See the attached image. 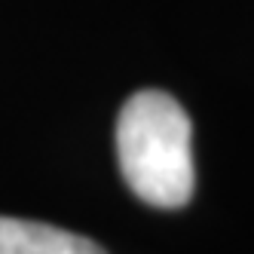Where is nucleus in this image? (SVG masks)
Here are the masks:
<instances>
[{
	"mask_svg": "<svg viewBox=\"0 0 254 254\" xmlns=\"http://www.w3.org/2000/svg\"><path fill=\"white\" fill-rule=\"evenodd\" d=\"M0 254H107L98 242L56 224L0 214Z\"/></svg>",
	"mask_w": 254,
	"mask_h": 254,
	"instance_id": "nucleus-2",
	"label": "nucleus"
},
{
	"mask_svg": "<svg viewBox=\"0 0 254 254\" xmlns=\"http://www.w3.org/2000/svg\"><path fill=\"white\" fill-rule=\"evenodd\" d=\"M117 156L126 184L156 208H181L196 190L193 123L169 92L141 89L117 120Z\"/></svg>",
	"mask_w": 254,
	"mask_h": 254,
	"instance_id": "nucleus-1",
	"label": "nucleus"
}]
</instances>
